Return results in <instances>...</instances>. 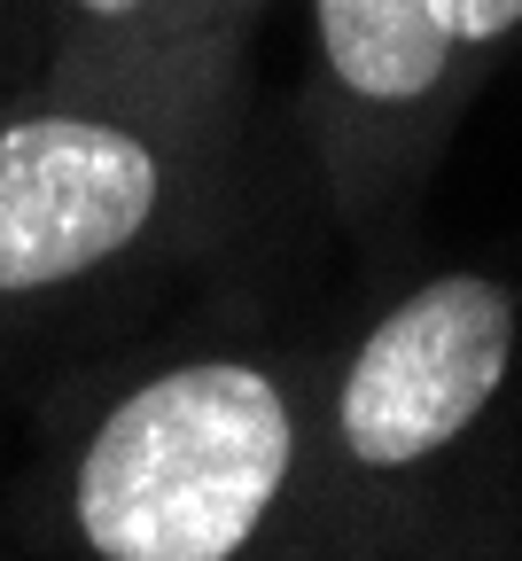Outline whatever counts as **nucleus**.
Wrapping results in <instances>:
<instances>
[{
    "instance_id": "obj_1",
    "label": "nucleus",
    "mask_w": 522,
    "mask_h": 561,
    "mask_svg": "<svg viewBox=\"0 0 522 561\" xmlns=\"http://www.w3.org/2000/svg\"><path fill=\"white\" fill-rule=\"evenodd\" d=\"M305 460L288 382L250 351H195L125 382L63 468V530L94 561H235Z\"/></svg>"
},
{
    "instance_id": "obj_2",
    "label": "nucleus",
    "mask_w": 522,
    "mask_h": 561,
    "mask_svg": "<svg viewBox=\"0 0 522 561\" xmlns=\"http://www.w3.org/2000/svg\"><path fill=\"white\" fill-rule=\"evenodd\" d=\"M211 94L47 87L0 117V312L125 273L188 210Z\"/></svg>"
},
{
    "instance_id": "obj_3",
    "label": "nucleus",
    "mask_w": 522,
    "mask_h": 561,
    "mask_svg": "<svg viewBox=\"0 0 522 561\" xmlns=\"http://www.w3.org/2000/svg\"><path fill=\"white\" fill-rule=\"evenodd\" d=\"M514 375V289L491 273H436L398 297L336 375V453L359 476H406L461 445Z\"/></svg>"
},
{
    "instance_id": "obj_4",
    "label": "nucleus",
    "mask_w": 522,
    "mask_h": 561,
    "mask_svg": "<svg viewBox=\"0 0 522 561\" xmlns=\"http://www.w3.org/2000/svg\"><path fill=\"white\" fill-rule=\"evenodd\" d=\"M313 62L343 133L413 117L453 79V32L436 0H313Z\"/></svg>"
},
{
    "instance_id": "obj_5",
    "label": "nucleus",
    "mask_w": 522,
    "mask_h": 561,
    "mask_svg": "<svg viewBox=\"0 0 522 561\" xmlns=\"http://www.w3.org/2000/svg\"><path fill=\"white\" fill-rule=\"evenodd\" d=\"M47 24L55 87L79 94H218L227 79L203 0H47Z\"/></svg>"
},
{
    "instance_id": "obj_6",
    "label": "nucleus",
    "mask_w": 522,
    "mask_h": 561,
    "mask_svg": "<svg viewBox=\"0 0 522 561\" xmlns=\"http://www.w3.org/2000/svg\"><path fill=\"white\" fill-rule=\"evenodd\" d=\"M444 9V32H453L461 55H491L522 32V0H436Z\"/></svg>"
},
{
    "instance_id": "obj_7",
    "label": "nucleus",
    "mask_w": 522,
    "mask_h": 561,
    "mask_svg": "<svg viewBox=\"0 0 522 561\" xmlns=\"http://www.w3.org/2000/svg\"><path fill=\"white\" fill-rule=\"evenodd\" d=\"M258 16V0H203V24H211V47L235 55V32Z\"/></svg>"
},
{
    "instance_id": "obj_8",
    "label": "nucleus",
    "mask_w": 522,
    "mask_h": 561,
    "mask_svg": "<svg viewBox=\"0 0 522 561\" xmlns=\"http://www.w3.org/2000/svg\"><path fill=\"white\" fill-rule=\"evenodd\" d=\"M9 9H16V0H0V16H9Z\"/></svg>"
}]
</instances>
